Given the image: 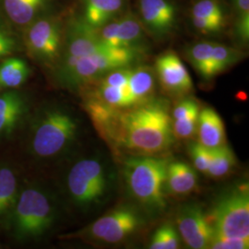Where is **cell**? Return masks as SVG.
Listing matches in <instances>:
<instances>
[{
	"instance_id": "obj_23",
	"label": "cell",
	"mask_w": 249,
	"mask_h": 249,
	"mask_svg": "<svg viewBox=\"0 0 249 249\" xmlns=\"http://www.w3.org/2000/svg\"><path fill=\"white\" fill-rule=\"evenodd\" d=\"M214 45L213 42H199L190 46L187 51V59L205 80H211V66Z\"/></svg>"
},
{
	"instance_id": "obj_21",
	"label": "cell",
	"mask_w": 249,
	"mask_h": 249,
	"mask_svg": "<svg viewBox=\"0 0 249 249\" xmlns=\"http://www.w3.org/2000/svg\"><path fill=\"white\" fill-rule=\"evenodd\" d=\"M236 164V158L231 148L226 144L211 149V159L207 174L214 179L227 177Z\"/></svg>"
},
{
	"instance_id": "obj_8",
	"label": "cell",
	"mask_w": 249,
	"mask_h": 249,
	"mask_svg": "<svg viewBox=\"0 0 249 249\" xmlns=\"http://www.w3.org/2000/svg\"><path fill=\"white\" fill-rule=\"evenodd\" d=\"M143 51L128 48L104 47L81 57L74 69L61 81L71 87H81L114 70L132 67Z\"/></svg>"
},
{
	"instance_id": "obj_6",
	"label": "cell",
	"mask_w": 249,
	"mask_h": 249,
	"mask_svg": "<svg viewBox=\"0 0 249 249\" xmlns=\"http://www.w3.org/2000/svg\"><path fill=\"white\" fill-rule=\"evenodd\" d=\"M213 235L249 238V187L241 183L223 193L210 214Z\"/></svg>"
},
{
	"instance_id": "obj_9",
	"label": "cell",
	"mask_w": 249,
	"mask_h": 249,
	"mask_svg": "<svg viewBox=\"0 0 249 249\" xmlns=\"http://www.w3.org/2000/svg\"><path fill=\"white\" fill-rule=\"evenodd\" d=\"M176 223L180 238L189 249H209L213 229L201 206L187 204L178 208Z\"/></svg>"
},
{
	"instance_id": "obj_33",
	"label": "cell",
	"mask_w": 249,
	"mask_h": 249,
	"mask_svg": "<svg viewBox=\"0 0 249 249\" xmlns=\"http://www.w3.org/2000/svg\"><path fill=\"white\" fill-rule=\"evenodd\" d=\"M192 22L196 30L205 35H215L221 32L225 25V20L213 18L192 17Z\"/></svg>"
},
{
	"instance_id": "obj_27",
	"label": "cell",
	"mask_w": 249,
	"mask_h": 249,
	"mask_svg": "<svg viewBox=\"0 0 249 249\" xmlns=\"http://www.w3.org/2000/svg\"><path fill=\"white\" fill-rule=\"evenodd\" d=\"M234 10V35L237 40L247 44L249 39V0H232Z\"/></svg>"
},
{
	"instance_id": "obj_28",
	"label": "cell",
	"mask_w": 249,
	"mask_h": 249,
	"mask_svg": "<svg viewBox=\"0 0 249 249\" xmlns=\"http://www.w3.org/2000/svg\"><path fill=\"white\" fill-rule=\"evenodd\" d=\"M192 17L225 20L223 6L218 0H199L192 8Z\"/></svg>"
},
{
	"instance_id": "obj_17",
	"label": "cell",
	"mask_w": 249,
	"mask_h": 249,
	"mask_svg": "<svg viewBox=\"0 0 249 249\" xmlns=\"http://www.w3.org/2000/svg\"><path fill=\"white\" fill-rule=\"evenodd\" d=\"M83 18L99 29L112 21L124 7V0H83Z\"/></svg>"
},
{
	"instance_id": "obj_14",
	"label": "cell",
	"mask_w": 249,
	"mask_h": 249,
	"mask_svg": "<svg viewBox=\"0 0 249 249\" xmlns=\"http://www.w3.org/2000/svg\"><path fill=\"white\" fill-rule=\"evenodd\" d=\"M196 169L184 161L169 160L166 178L165 190L171 195L186 196L196 188L197 185Z\"/></svg>"
},
{
	"instance_id": "obj_3",
	"label": "cell",
	"mask_w": 249,
	"mask_h": 249,
	"mask_svg": "<svg viewBox=\"0 0 249 249\" xmlns=\"http://www.w3.org/2000/svg\"><path fill=\"white\" fill-rule=\"evenodd\" d=\"M113 171L106 160L91 157L77 161L70 170L67 187L72 200L82 208L103 203L113 188Z\"/></svg>"
},
{
	"instance_id": "obj_7",
	"label": "cell",
	"mask_w": 249,
	"mask_h": 249,
	"mask_svg": "<svg viewBox=\"0 0 249 249\" xmlns=\"http://www.w3.org/2000/svg\"><path fill=\"white\" fill-rule=\"evenodd\" d=\"M142 213L136 205H120L83 229L66 237L110 245L118 244L133 235L145 224Z\"/></svg>"
},
{
	"instance_id": "obj_20",
	"label": "cell",
	"mask_w": 249,
	"mask_h": 249,
	"mask_svg": "<svg viewBox=\"0 0 249 249\" xmlns=\"http://www.w3.org/2000/svg\"><path fill=\"white\" fill-rule=\"evenodd\" d=\"M18 182L9 167L0 168V223L9 220L18 198Z\"/></svg>"
},
{
	"instance_id": "obj_15",
	"label": "cell",
	"mask_w": 249,
	"mask_h": 249,
	"mask_svg": "<svg viewBox=\"0 0 249 249\" xmlns=\"http://www.w3.org/2000/svg\"><path fill=\"white\" fill-rule=\"evenodd\" d=\"M196 134L198 142L209 149L225 144V127L222 117L213 108L199 111Z\"/></svg>"
},
{
	"instance_id": "obj_32",
	"label": "cell",
	"mask_w": 249,
	"mask_h": 249,
	"mask_svg": "<svg viewBox=\"0 0 249 249\" xmlns=\"http://www.w3.org/2000/svg\"><path fill=\"white\" fill-rule=\"evenodd\" d=\"M118 19L112 20L98 29L99 36L102 44L109 48H120L117 37Z\"/></svg>"
},
{
	"instance_id": "obj_10",
	"label": "cell",
	"mask_w": 249,
	"mask_h": 249,
	"mask_svg": "<svg viewBox=\"0 0 249 249\" xmlns=\"http://www.w3.org/2000/svg\"><path fill=\"white\" fill-rule=\"evenodd\" d=\"M155 71L160 86L173 96H185L193 89V81L187 68L173 51L156 59Z\"/></svg>"
},
{
	"instance_id": "obj_34",
	"label": "cell",
	"mask_w": 249,
	"mask_h": 249,
	"mask_svg": "<svg viewBox=\"0 0 249 249\" xmlns=\"http://www.w3.org/2000/svg\"><path fill=\"white\" fill-rule=\"evenodd\" d=\"M199 107L196 104V101L193 99H184L180 101L172 112V119L178 120L184 117L190 116L194 113L199 112Z\"/></svg>"
},
{
	"instance_id": "obj_31",
	"label": "cell",
	"mask_w": 249,
	"mask_h": 249,
	"mask_svg": "<svg viewBox=\"0 0 249 249\" xmlns=\"http://www.w3.org/2000/svg\"><path fill=\"white\" fill-rule=\"evenodd\" d=\"M249 238L222 237L213 235L209 249H248Z\"/></svg>"
},
{
	"instance_id": "obj_2",
	"label": "cell",
	"mask_w": 249,
	"mask_h": 249,
	"mask_svg": "<svg viewBox=\"0 0 249 249\" xmlns=\"http://www.w3.org/2000/svg\"><path fill=\"white\" fill-rule=\"evenodd\" d=\"M169 160L156 155H135L123 163V180L128 196L150 216L166 210L165 178Z\"/></svg>"
},
{
	"instance_id": "obj_25",
	"label": "cell",
	"mask_w": 249,
	"mask_h": 249,
	"mask_svg": "<svg viewBox=\"0 0 249 249\" xmlns=\"http://www.w3.org/2000/svg\"><path fill=\"white\" fill-rule=\"evenodd\" d=\"M243 57L244 53L239 50L215 43L212 56L211 79L240 61Z\"/></svg>"
},
{
	"instance_id": "obj_30",
	"label": "cell",
	"mask_w": 249,
	"mask_h": 249,
	"mask_svg": "<svg viewBox=\"0 0 249 249\" xmlns=\"http://www.w3.org/2000/svg\"><path fill=\"white\" fill-rule=\"evenodd\" d=\"M189 151L195 169L203 174H207L211 159V149L197 142L190 146Z\"/></svg>"
},
{
	"instance_id": "obj_29",
	"label": "cell",
	"mask_w": 249,
	"mask_h": 249,
	"mask_svg": "<svg viewBox=\"0 0 249 249\" xmlns=\"http://www.w3.org/2000/svg\"><path fill=\"white\" fill-rule=\"evenodd\" d=\"M198 114L199 112L181 119L172 120V130L175 139L187 140L196 133Z\"/></svg>"
},
{
	"instance_id": "obj_24",
	"label": "cell",
	"mask_w": 249,
	"mask_h": 249,
	"mask_svg": "<svg viewBox=\"0 0 249 249\" xmlns=\"http://www.w3.org/2000/svg\"><path fill=\"white\" fill-rule=\"evenodd\" d=\"M44 0H4L9 18L18 24H26L35 17Z\"/></svg>"
},
{
	"instance_id": "obj_1",
	"label": "cell",
	"mask_w": 249,
	"mask_h": 249,
	"mask_svg": "<svg viewBox=\"0 0 249 249\" xmlns=\"http://www.w3.org/2000/svg\"><path fill=\"white\" fill-rule=\"evenodd\" d=\"M97 131L114 149L133 155H158L175 142L169 107L162 99L116 109Z\"/></svg>"
},
{
	"instance_id": "obj_11",
	"label": "cell",
	"mask_w": 249,
	"mask_h": 249,
	"mask_svg": "<svg viewBox=\"0 0 249 249\" xmlns=\"http://www.w3.org/2000/svg\"><path fill=\"white\" fill-rule=\"evenodd\" d=\"M26 44L29 51L37 58L53 61L57 57L61 46L59 24L52 18L38 20L27 34Z\"/></svg>"
},
{
	"instance_id": "obj_35",
	"label": "cell",
	"mask_w": 249,
	"mask_h": 249,
	"mask_svg": "<svg viewBox=\"0 0 249 249\" xmlns=\"http://www.w3.org/2000/svg\"><path fill=\"white\" fill-rule=\"evenodd\" d=\"M14 46L13 40L5 33L0 31V57L9 54Z\"/></svg>"
},
{
	"instance_id": "obj_5",
	"label": "cell",
	"mask_w": 249,
	"mask_h": 249,
	"mask_svg": "<svg viewBox=\"0 0 249 249\" xmlns=\"http://www.w3.org/2000/svg\"><path fill=\"white\" fill-rule=\"evenodd\" d=\"M55 211L47 194L36 187H28L18 193L10 215L15 235L19 239L43 235L53 225Z\"/></svg>"
},
{
	"instance_id": "obj_13",
	"label": "cell",
	"mask_w": 249,
	"mask_h": 249,
	"mask_svg": "<svg viewBox=\"0 0 249 249\" xmlns=\"http://www.w3.org/2000/svg\"><path fill=\"white\" fill-rule=\"evenodd\" d=\"M104 47L106 46L101 42L98 29L90 26L83 18H75L70 21L63 54L81 58Z\"/></svg>"
},
{
	"instance_id": "obj_36",
	"label": "cell",
	"mask_w": 249,
	"mask_h": 249,
	"mask_svg": "<svg viewBox=\"0 0 249 249\" xmlns=\"http://www.w3.org/2000/svg\"><path fill=\"white\" fill-rule=\"evenodd\" d=\"M0 87H1V86H0Z\"/></svg>"
},
{
	"instance_id": "obj_22",
	"label": "cell",
	"mask_w": 249,
	"mask_h": 249,
	"mask_svg": "<svg viewBox=\"0 0 249 249\" xmlns=\"http://www.w3.org/2000/svg\"><path fill=\"white\" fill-rule=\"evenodd\" d=\"M30 68L19 58H8L0 65V86L18 88L30 76Z\"/></svg>"
},
{
	"instance_id": "obj_12",
	"label": "cell",
	"mask_w": 249,
	"mask_h": 249,
	"mask_svg": "<svg viewBox=\"0 0 249 249\" xmlns=\"http://www.w3.org/2000/svg\"><path fill=\"white\" fill-rule=\"evenodd\" d=\"M139 9L144 26L156 37L168 36L177 25L178 11L170 0H140Z\"/></svg>"
},
{
	"instance_id": "obj_16",
	"label": "cell",
	"mask_w": 249,
	"mask_h": 249,
	"mask_svg": "<svg viewBox=\"0 0 249 249\" xmlns=\"http://www.w3.org/2000/svg\"><path fill=\"white\" fill-rule=\"evenodd\" d=\"M25 112L26 103L17 92L0 95V137L12 133Z\"/></svg>"
},
{
	"instance_id": "obj_18",
	"label": "cell",
	"mask_w": 249,
	"mask_h": 249,
	"mask_svg": "<svg viewBox=\"0 0 249 249\" xmlns=\"http://www.w3.org/2000/svg\"><path fill=\"white\" fill-rule=\"evenodd\" d=\"M155 73L148 66L133 68L128 80L135 107L141 106L153 98L155 90Z\"/></svg>"
},
{
	"instance_id": "obj_4",
	"label": "cell",
	"mask_w": 249,
	"mask_h": 249,
	"mask_svg": "<svg viewBox=\"0 0 249 249\" xmlns=\"http://www.w3.org/2000/svg\"><path fill=\"white\" fill-rule=\"evenodd\" d=\"M77 119L61 108L44 111L34 126L31 140L33 153L42 159L53 158L69 149L78 135Z\"/></svg>"
},
{
	"instance_id": "obj_26",
	"label": "cell",
	"mask_w": 249,
	"mask_h": 249,
	"mask_svg": "<svg viewBox=\"0 0 249 249\" xmlns=\"http://www.w3.org/2000/svg\"><path fill=\"white\" fill-rule=\"evenodd\" d=\"M180 247V235L177 228L171 223L160 226L151 237V249H177Z\"/></svg>"
},
{
	"instance_id": "obj_19",
	"label": "cell",
	"mask_w": 249,
	"mask_h": 249,
	"mask_svg": "<svg viewBox=\"0 0 249 249\" xmlns=\"http://www.w3.org/2000/svg\"><path fill=\"white\" fill-rule=\"evenodd\" d=\"M117 37L120 47L144 51L145 36L142 24L132 14L118 19Z\"/></svg>"
}]
</instances>
